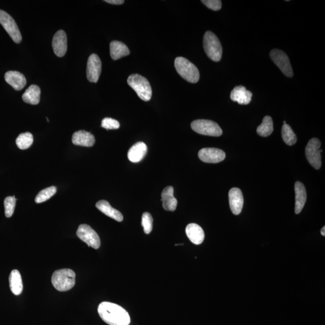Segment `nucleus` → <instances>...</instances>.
<instances>
[{
  "label": "nucleus",
  "instance_id": "f257e3e1",
  "mask_svg": "<svg viewBox=\"0 0 325 325\" xmlns=\"http://www.w3.org/2000/svg\"><path fill=\"white\" fill-rule=\"evenodd\" d=\"M98 312L103 321L109 325H129L131 322L129 313L115 303L101 302Z\"/></svg>",
  "mask_w": 325,
  "mask_h": 325
},
{
  "label": "nucleus",
  "instance_id": "f03ea898",
  "mask_svg": "<svg viewBox=\"0 0 325 325\" xmlns=\"http://www.w3.org/2000/svg\"><path fill=\"white\" fill-rule=\"evenodd\" d=\"M52 282L53 286L58 291H68L75 286L76 273L71 269H59L53 273Z\"/></svg>",
  "mask_w": 325,
  "mask_h": 325
},
{
  "label": "nucleus",
  "instance_id": "7ed1b4c3",
  "mask_svg": "<svg viewBox=\"0 0 325 325\" xmlns=\"http://www.w3.org/2000/svg\"><path fill=\"white\" fill-rule=\"evenodd\" d=\"M175 67L177 73L186 81L196 83L199 80V72L196 66L187 58L178 57L175 60Z\"/></svg>",
  "mask_w": 325,
  "mask_h": 325
},
{
  "label": "nucleus",
  "instance_id": "20e7f679",
  "mask_svg": "<svg viewBox=\"0 0 325 325\" xmlns=\"http://www.w3.org/2000/svg\"><path fill=\"white\" fill-rule=\"evenodd\" d=\"M128 84L136 92L138 97L144 101H148L152 97V88L148 80L139 74H132L127 80Z\"/></svg>",
  "mask_w": 325,
  "mask_h": 325
},
{
  "label": "nucleus",
  "instance_id": "39448f33",
  "mask_svg": "<svg viewBox=\"0 0 325 325\" xmlns=\"http://www.w3.org/2000/svg\"><path fill=\"white\" fill-rule=\"evenodd\" d=\"M203 45L207 56L214 62H219L222 56V47L217 35L207 31L204 36Z\"/></svg>",
  "mask_w": 325,
  "mask_h": 325
},
{
  "label": "nucleus",
  "instance_id": "423d86ee",
  "mask_svg": "<svg viewBox=\"0 0 325 325\" xmlns=\"http://www.w3.org/2000/svg\"><path fill=\"white\" fill-rule=\"evenodd\" d=\"M191 127L194 132L199 135L213 137H219L222 135L219 125L210 120H195L191 122Z\"/></svg>",
  "mask_w": 325,
  "mask_h": 325
},
{
  "label": "nucleus",
  "instance_id": "0eeeda50",
  "mask_svg": "<svg viewBox=\"0 0 325 325\" xmlns=\"http://www.w3.org/2000/svg\"><path fill=\"white\" fill-rule=\"evenodd\" d=\"M321 142L318 138H312L305 148L306 159L314 169H319L322 166Z\"/></svg>",
  "mask_w": 325,
  "mask_h": 325
},
{
  "label": "nucleus",
  "instance_id": "6e6552de",
  "mask_svg": "<svg viewBox=\"0 0 325 325\" xmlns=\"http://www.w3.org/2000/svg\"><path fill=\"white\" fill-rule=\"evenodd\" d=\"M0 24L15 43H21L23 38L17 23L9 13L2 10H0Z\"/></svg>",
  "mask_w": 325,
  "mask_h": 325
},
{
  "label": "nucleus",
  "instance_id": "1a4fd4ad",
  "mask_svg": "<svg viewBox=\"0 0 325 325\" xmlns=\"http://www.w3.org/2000/svg\"><path fill=\"white\" fill-rule=\"evenodd\" d=\"M77 236L89 247L97 249L101 246L99 236L89 225L86 224L80 225L77 231Z\"/></svg>",
  "mask_w": 325,
  "mask_h": 325
},
{
  "label": "nucleus",
  "instance_id": "9d476101",
  "mask_svg": "<svg viewBox=\"0 0 325 325\" xmlns=\"http://www.w3.org/2000/svg\"><path fill=\"white\" fill-rule=\"evenodd\" d=\"M270 56L285 76L288 77L294 76L291 64L286 53L281 50L275 49L271 51Z\"/></svg>",
  "mask_w": 325,
  "mask_h": 325
},
{
  "label": "nucleus",
  "instance_id": "9b49d317",
  "mask_svg": "<svg viewBox=\"0 0 325 325\" xmlns=\"http://www.w3.org/2000/svg\"><path fill=\"white\" fill-rule=\"evenodd\" d=\"M102 63L99 56L95 54L90 55L87 63L86 74L88 81L91 82H97L99 80Z\"/></svg>",
  "mask_w": 325,
  "mask_h": 325
},
{
  "label": "nucleus",
  "instance_id": "f8f14e48",
  "mask_svg": "<svg viewBox=\"0 0 325 325\" xmlns=\"http://www.w3.org/2000/svg\"><path fill=\"white\" fill-rule=\"evenodd\" d=\"M198 157L201 161L207 163H218L225 159L224 151L215 148H205L198 153Z\"/></svg>",
  "mask_w": 325,
  "mask_h": 325
},
{
  "label": "nucleus",
  "instance_id": "ddd939ff",
  "mask_svg": "<svg viewBox=\"0 0 325 325\" xmlns=\"http://www.w3.org/2000/svg\"><path fill=\"white\" fill-rule=\"evenodd\" d=\"M52 46L54 53L57 57H62L67 52V36L65 31L58 30L53 38Z\"/></svg>",
  "mask_w": 325,
  "mask_h": 325
},
{
  "label": "nucleus",
  "instance_id": "4468645a",
  "mask_svg": "<svg viewBox=\"0 0 325 325\" xmlns=\"http://www.w3.org/2000/svg\"><path fill=\"white\" fill-rule=\"evenodd\" d=\"M229 202L231 212L234 215H239L243 209L244 199L241 189H231L229 191Z\"/></svg>",
  "mask_w": 325,
  "mask_h": 325
},
{
  "label": "nucleus",
  "instance_id": "2eb2a0df",
  "mask_svg": "<svg viewBox=\"0 0 325 325\" xmlns=\"http://www.w3.org/2000/svg\"><path fill=\"white\" fill-rule=\"evenodd\" d=\"M252 93L243 86L234 87L230 94L231 100L241 105H249L252 100Z\"/></svg>",
  "mask_w": 325,
  "mask_h": 325
},
{
  "label": "nucleus",
  "instance_id": "dca6fc26",
  "mask_svg": "<svg viewBox=\"0 0 325 325\" xmlns=\"http://www.w3.org/2000/svg\"><path fill=\"white\" fill-rule=\"evenodd\" d=\"M162 207L166 211L174 212L177 209L178 201L174 195V188L167 186L162 191Z\"/></svg>",
  "mask_w": 325,
  "mask_h": 325
},
{
  "label": "nucleus",
  "instance_id": "f3484780",
  "mask_svg": "<svg viewBox=\"0 0 325 325\" xmlns=\"http://www.w3.org/2000/svg\"><path fill=\"white\" fill-rule=\"evenodd\" d=\"M5 81L16 90H21L26 86V79L23 74L18 71H8L4 76Z\"/></svg>",
  "mask_w": 325,
  "mask_h": 325
},
{
  "label": "nucleus",
  "instance_id": "a211bd4d",
  "mask_svg": "<svg viewBox=\"0 0 325 325\" xmlns=\"http://www.w3.org/2000/svg\"><path fill=\"white\" fill-rule=\"evenodd\" d=\"M72 141L75 145L91 147L95 143L94 135L91 133L80 130L74 133Z\"/></svg>",
  "mask_w": 325,
  "mask_h": 325
},
{
  "label": "nucleus",
  "instance_id": "6ab92c4d",
  "mask_svg": "<svg viewBox=\"0 0 325 325\" xmlns=\"http://www.w3.org/2000/svg\"><path fill=\"white\" fill-rule=\"evenodd\" d=\"M186 233L191 243L199 245L204 242L205 234L200 226L196 223H190L186 228Z\"/></svg>",
  "mask_w": 325,
  "mask_h": 325
},
{
  "label": "nucleus",
  "instance_id": "aec40b11",
  "mask_svg": "<svg viewBox=\"0 0 325 325\" xmlns=\"http://www.w3.org/2000/svg\"><path fill=\"white\" fill-rule=\"evenodd\" d=\"M295 190V213L299 214L302 212L306 201V191L304 185L299 182H296Z\"/></svg>",
  "mask_w": 325,
  "mask_h": 325
},
{
  "label": "nucleus",
  "instance_id": "412c9836",
  "mask_svg": "<svg viewBox=\"0 0 325 325\" xmlns=\"http://www.w3.org/2000/svg\"><path fill=\"white\" fill-rule=\"evenodd\" d=\"M148 148L145 143L138 142L132 146L128 152V158L133 162L142 161L147 153Z\"/></svg>",
  "mask_w": 325,
  "mask_h": 325
},
{
  "label": "nucleus",
  "instance_id": "4be33fe9",
  "mask_svg": "<svg viewBox=\"0 0 325 325\" xmlns=\"http://www.w3.org/2000/svg\"><path fill=\"white\" fill-rule=\"evenodd\" d=\"M96 207L104 214L118 221V222H122L123 220L124 217L122 213L119 212L118 210L114 209L107 201L101 200L98 201L96 204Z\"/></svg>",
  "mask_w": 325,
  "mask_h": 325
},
{
  "label": "nucleus",
  "instance_id": "5701e85b",
  "mask_svg": "<svg viewBox=\"0 0 325 325\" xmlns=\"http://www.w3.org/2000/svg\"><path fill=\"white\" fill-rule=\"evenodd\" d=\"M110 53L111 58L114 60L127 56L130 54L129 48L123 42L113 41L110 44Z\"/></svg>",
  "mask_w": 325,
  "mask_h": 325
},
{
  "label": "nucleus",
  "instance_id": "b1692460",
  "mask_svg": "<svg viewBox=\"0 0 325 325\" xmlns=\"http://www.w3.org/2000/svg\"><path fill=\"white\" fill-rule=\"evenodd\" d=\"M41 89L36 85H31L23 95V100L25 103L31 105H37L41 100Z\"/></svg>",
  "mask_w": 325,
  "mask_h": 325
},
{
  "label": "nucleus",
  "instance_id": "393cba45",
  "mask_svg": "<svg viewBox=\"0 0 325 325\" xmlns=\"http://www.w3.org/2000/svg\"><path fill=\"white\" fill-rule=\"evenodd\" d=\"M9 286L12 294L20 295L23 292V284L20 271L13 270L9 276Z\"/></svg>",
  "mask_w": 325,
  "mask_h": 325
},
{
  "label": "nucleus",
  "instance_id": "a878e982",
  "mask_svg": "<svg viewBox=\"0 0 325 325\" xmlns=\"http://www.w3.org/2000/svg\"><path fill=\"white\" fill-rule=\"evenodd\" d=\"M273 132V123L271 116H266L263 118L262 124L258 127L257 132L262 137H268Z\"/></svg>",
  "mask_w": 325,
  "mask_h": 325
},
{
  "label": "nucleus",
  "instance_id": "bb28decb",
  "mask_svg": "<svg viewBox=\"0 0 325 325\" xmlns=\"http://www.w3.org/2000/svg\"><path fill=\"white\" fill-rule=\"evenodd\" d=\"M282 137L287 145L292 146L297 142V136L289 125L284 124L282 128Z\"/></svg>",
  "mask_w": 325,
  "mask_h": 325
},
{
  "label": "nucleus",
  "instance_id": "cd10ccee",
  "mask_svg": "<svg viewBox=\"0 0 325 325\" xmlns=\"http://www.w3.org/2000/svg\"><path fill=\"white\" fill-rule=\"evenodd\" d=\"M33 142V135L29 132L21 133L16 140V143L21 150H27L30 148Z\"/></svg>",
  "mask_w": 325,
  "mask_h": 325
},
{
  "label": "nucleus",
  "instance_id": "c85d7f7f",
  "mask_svg": "<svg viewBox=\"0 0 325 325\" xmlns=\"http://www.w3.org/2000/svg\"><path fill=\"white\" fill-rule=\"evenodd\" d=\"M57 189L54 186L48 188L41 190L36 196L35 202L37 204L42 203V202L49 200L56 193Z\"/></svg>",
  "mask_w": 325,
  "mask_h": 325
},
{
  "label": "nucleus",
  "instance_id": "c756f323",
  "mask_svg": "<svg viewBox=\"0 0 325 325\" xmlns=\"http://www.w3.org/2000/svg\"><path fill=\"white\" fill-rule=\"evenodd\" d=\"M16 202L17 199L15 198V196L7 197L4 199L5 215L7 217H12L15 211Z\"/></svg>",
  "mask_w": 325,
  "mask_h": 325
},
{
  "label": "nucleus",
  "instance_id": "7c9ffc66",
  "mask_svg": "<svg viewBox=\"0 0 325 325\" xmlns=\"http://www.w3.org/2000/svg\"><path fill=\"white\" fill-rule=\"evenodd\" d=\"M142 225L144 232L146 234H149L153 230V218L150 213L145 212L142 215Z\"/></svg>",
  "mask_w": 325,
  "mask_h": 325
},
{
  "label": "nucleus",
  "instance_id": "2f4dec72",
  "mask_svg": "<svg viewBox=\"0 0 325 325\" xmlns=\"http://www.w3.org/2000/svg\"><path fill=\"white\" fill-rule=\"evenodd\" d=\"M101 127L106 130H116L120 127V124L116 119L106 118L101 122Z\"/></svg>",
  "mask_w": 325,
  "mask_h": 325
},
{
  "label": "nucleus",
  "instance_id": "473e14b6",
  "mask_svg": "<svg viewBox=\"0 0 325 325\" xmlns=\"http://www.w3.org/2000/svg\"><path fill=\"white\" fill-rule=\"evenodd\" d=\"M201 2L209 9L214 10V11H217L222 7V1L220 0H202Z\"/></svg>",
  "mask_w": 325,
  "mask_h": 325
},
{
  "label": "nucleus",
  "instance_id": "72a5a7b5",
  "mask_svg": "<svg viewBox=\"0 0 325 325\" xmlns=\"http://www.w3.org/2000/svg\"><path fill=\"white\" fill-rule=\"evenodd\" d=\"M106 2H108L109 4H114V5H119L124 3V0H105V1Z\"/></svg>",
  "mask_w": 325,
  "mask_h": 325
},
{
  "label": "nucleus",
  "instance_id": "f704fd0d",
  "mask_svg": "<svg viewBox=\"0 0 325 325\" xmlns=\"http://www.w3.org/2000/svg\"><path fill=\"white\" fill-rule=\"evenodd\" d=\"M321 234H322V236H325V226H324V227L322 228Z\"/></svg>",
  "mask_w": 325,
  "mask_h": 325
},
{
  "label": "nucleus",
  "instance_id": "c9c22d12",
  "mask_svg": "<svg viewBox=\"0 0 325 325\" xmlns=\"http://www.w3.org/2000/svg\"><path fill=\"white\" fill-rule=\"evenodd\" d=\"M287 124L286 121H284V124Z\"/></svg>",
  "mask_w": 325,
  "mask_h": 325
}]
</instances>
